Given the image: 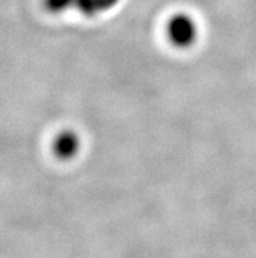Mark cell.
I'll list each match as a JSON object with an SVG mask.
<instances>
[{"instance_id":"cell-2","label":"cell","mask_w":256,"mask_h":258,"mask_svg":"<svg viewBox=\"0 0 256 258\" xmlns=\"http://www.w3.org/2000/svg\"><path fill=\"white\" fill-rule=\"evenodd\" d=\"M167 37L177 47H190L198 38V25L190 15L178 13L167 24Z\"/></svg>"},{"instance_id":"cell-1","label":"cell","mask_w":256,"mask_h":258,"mask_svg":"<svg viewBox=\"0 0 256 258\" xmlns=\"http://www.w3.org/2000/svg\"><path fill=\"white\" fill-rule=\"evenodd\" d=\"M120 0H43L45 8L51 13H60L67 10H77L84 16L93 17L111 10Z\"/></svg>"},{"instance_id":"cell-3","label":"cell","mask_w":256,"mask_h":258,"mask_svg":"<svg viewBox=\"0 0 256 258\" xmlns=\"http://www.w3.org/2000/svg\"><path fill=\"white\" fill-rule=\"evenodd\" d=\"M52 150L59 159L69 160L75 157L80 150V138L75 131H62L52 143Z\"/></svg>"}]
</instances>
